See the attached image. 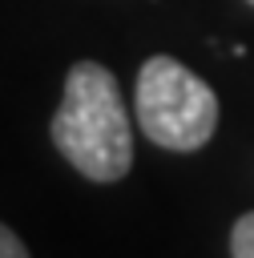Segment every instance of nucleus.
I'll use <instances>...</instances> for the list:
<instances>
[{"mask_svg":"<svg viewBox=\"0 0 254 258\" xmlns=\"http://www.w3.org/2000/svg\"><path fill=\"white\" fill-rule=\"evenodd\" d=\"M52 141L65 153V161L89 181H117L129 173L133 165L129 113L117 77L105 64L81 60L69 69L65 97L52 117Z\"/></svg>","mask_w":254,"mask_h":258,"instance_id":"1","label":"nucleus"},{"mask_svg":"<svg viewBox=\"0 0 254 258\" xmlns=\"http://www.w3.org/2000/svg\"><path fill=\"white\" fill-rule=\"evenodd\" d=\"M137 121L153 145L194 153L218 129V97L181 60L149 56L137 73Z\"/></svg>","mask_w":254,"mask_h":258,"instance_id":"2","label":"nucleus"},{"mask_svg":"<svg viewBox=\"0 0 254 258\" xmlns=\"http://www.w3.org/2000/svg\"><path fill=\"white\" fill-rule=\"evenodd\" d=\"M230 254H234V258H254V214H242V218L234 222Z\"/></svg>","mask_w":254,"mask_h":258,"instance_id":"3","label":"nucleus"},{"mask_svg":"<svg viewBox=\"0 0 254 258\" xmlns=\"http://www.w3.org/2000/svg\"><path fill=\"white\" fill-rule=\"evenodd\" d=\"M24 254H28V246H24V242L0 222V258H24Z\"/></svg>","mask_w":254,"mask_h":258,"instance_id":"4","label":"nucleus"},{"mask_svg":"<svg viewBox=\"0 0 254 258\" xmlns=\"http://www.w3.org/2000/svg\"><path fill=\"white\" fill-rule=\"evenodd\" d=\"M250 4H254V0H250Z\"/></svg>","mask_w":254,"mask_h":258,"instance_id":"5","label":"nucleus"}]
</instances>
